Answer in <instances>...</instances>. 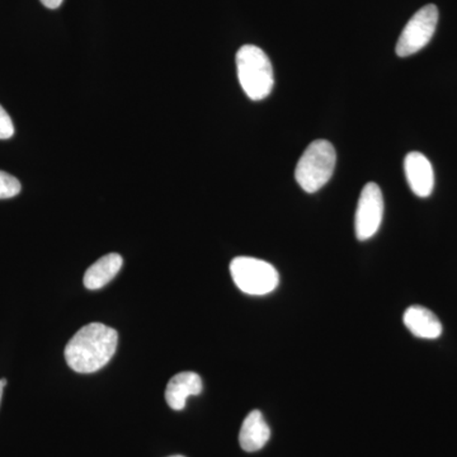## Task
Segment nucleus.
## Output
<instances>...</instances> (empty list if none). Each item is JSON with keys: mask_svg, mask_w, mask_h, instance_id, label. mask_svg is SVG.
Here are the masks:
<instances>
[{"mask_svg": "<svg viewBox=\"0 0 457 457\" xmlns=\"http://www.w3.org/2000/svg\"><path fill=\"white\" fill-rule=\"evenodd\" d=\"M122 263L121 255L117 253H110L99 258L87 270L83 279L84 286L88 290H98L104 287L116 278L117 273L122 269Z\"/></svg>", "mask_w": 457, "mask_h": 457, "instance_id": "11", "label": "nucleus"}, {"mask_svg": "<svg viewBox=\"0 0 457 457\" xmlns=\"http://www.w3.org/2000/svg\"><path fill=\"white\" fill-rule=\"evenodd\" d=\"M170 457H185V456L176 455V456H170Z\"/></svg>", "mask_w": 457, "mask_h": 457, "instance_id": "16", "label": "nucleus"}, {"mask_svg": "<svg viewBox=\"0 0 457 457\" xmlns=\"http://www.w3.org/2000/svg\"><path fill=\"white\" fill-rule=\"evenodd\" d=\"M203 392V380L195 372H180L170 378L165 389V400L173 411H182L186 400Z\"/></svg>", "mask_w": 457, "mask_h": 457, "instance_id": "8", "label": "nucleus"}, {"mask_svg": "<svg viewBox=\"0 0 457 457\" xmlns=\"http://www.w3.org/2000/svg\"><path fill=\"white\" fill-rule=\"evenodd\" d=\"M14 135V125L7 111L0 106V140L11 139Z\"/></svg>", "mask_w": 457, "mask_h": 457, "instance_id": "13", "label": "nucleus"}, {"mask_svg": "<svg viewBox=\"0 0 457 457\" xmlns=\"http://www.w3.org/2000/svg\"><path fill=\"white\" fill-rule=\"evenodd\" d=\"M384 216V197L380 187L374 182H370L361 192L357 204L354 230L357 239L363 242L378 233Z\"/></svg>", "mask_w": 457, "mask_h": 457, "instance_id": "6", "label": "nucleus"}, {"mask_svg": "<svg viewBox=\"0 0 457 457\" xmlns=\"http://www.w3.org/2000/svg\"><path fill=\"white\" fill-rule=\"evenodd\" d=\"M404 170L409 187L413 194L423 198L431 196L435 186L431 162L422 153L411 152L405 156Z\"/></svg>", "mask_w": 457, "mask_h": 457, "instance_id": "7", "label": "nucleus"}, {"mask_svg": "<svg viewBox=\"0 0 457 457\" xmlns=\"http://www.w3.org/2000/svg\"><path fill=\"white\" fill-rule=\"evenodd\" d=\"M21 183L16 177L0 170V200L17 196L21 192Z\"/></svg>", "mask_w": 457, "mask_h": 457, "instance_id": "12", "label": "nucleus"}, {"mask_svg": "<svg viewBox=\"0 0 457 457\" xmlns=\"http://www.w3.org/2000/svg\"><path fill=\"white\" fill-rule=\"evenodd\" d=\"M230 273L237 288L243 293L262 296L278 288V270L269 262L252 257H237L231 261Z\"/></svg>", "mask_w": 457, "mask_h": 457, "instance_id": "4", "label": "nucleus"}, {"mask_svg": "<svg viewBox=\"0 0 457 457\" xmlns=\"http://www.w3.org/2000/svg\"><path fill=\"white\" fill-rule=\"evenodd\" d=\"M5 385H7V380L2 378V380H0V402H2L3 389H4Z\"/></svg>", "mask_w": 457, "mask_h": 457, "instance_id": "15", "label": "nucleus"}, {"mask_svg": "<svg viewBox=\"0 0 457 457\" xmlns=\"http://www.w3.org/2000/svg\"><path fill=\"white\" fill-rule=\"evenodd\" d=\"M237 78L245 95L253 101L269 97L272 92L273 68L270 57L254 45H245L237 54Z\"/></svg>", "mask_w": 457, "mask_h": 457, "instance_id": "2", "label": "nucleus"}, {"mask_svg": "<svg viewBox=\"0 0 457 457\" xmlns=\"http://www.w3.org/2000/svg\"><path fill=\"white\" fill-rule=\"evenodd\" d=\"M62 2H64V0H41L42 4L49 9L59 8L60 5L62 4Z\"/></svg>", "mask_w": 457, "mask_h": 457, "instance_id": "14", "label": "nucleus"}, {"mask_svg": "<svg viewBox=\"0 0 457 457\" xmlns=\"http://www.w3.org/2000/svg\"><path fill=\"white\" fill-rule=\"evenodd\" d=\"M119 335L113 328L90 323L75 333L65 347L69 368L79 374H92L107 365L116 353Z\"/></svg>", "mask_w": 457, "mask_h": 457, "instance_id": "1", "label": "nucleus"}, {"mask_svg": "<svg viewBox=\"0 0 457 457\" xmlns=\"http://www.w3.org/2000/svg\"><path fill=\"white\" fill-rule=\"evenodd\" d=\"M438 23V9L436 5L428 4L420 8V11L411 18L407 26L400 35L396 44V54L400 57L413 55L418 51L428 45L436 27Z\"/></svg>", "mask_w": 457, "mask_h": 457, "instance_id": "5", "label": "nucleus"}, {"mask_svg": "<svg viewBox=\"0 0 457 457\" xmlns=\"http://www.w3.org/2000/svg\"><path fill=\"white\" fill-rule=\"evenodd\" d=\"M270 437V429L260 411L246 416L239 433V442L246 453H255L266 446Z\"/></svg>", "mask_w": 457, "mask_h": 457, "instance_id": "10", "label": "nucleus"}, {"mask_svg": "<svg viewBox=\"0 0 457 457\" xmlns=\"http://www.w3.org/2000/svg\"><path fill=\"white\" fill-rule=\"evenodd\" d=\"M336 162V149L329 141H312L296 165L295 179L303 191L314 194L332 179Z\"/></svg>", "mask_w": 457, "mask_h": 457, "instance_id": "3", "label": "nucleus"}, {"mask_svg": "<svg viewBox=\"0 0 457 457\" xmlns=\"http://www.w3.org/2000/svg\"><path fill=\"white\" fill-rule=\"evenodd\" d=\"M403 321L409 332L418 338L436 339L442 335L440 319L423 306L413 305L408 308L404 312Z\"/></svg>", "mask_w": 457, "mask_h": 457, "instance_id": "9", "label": "nucleus"}]
</instances>
